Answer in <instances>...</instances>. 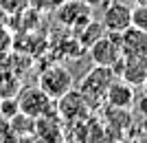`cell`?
Listing matches in <instances>:
<instances>
[{
    "mask_svg": "<svg viewBox=\"0 0 147 143\" xmlns=\"http://www.w3.org/2000/svg\"><path fill=\"white\" fill-rule=\"evenodd\" d=\"M101 24L105 26V31L123 33L127 26H132V7L121 0L108 2V7L103 9V16H101Z\"/></svg>",
    "mask_w": 147,
    "mask_h": 143,
    "instance_id": "cell-6",
    "label": "cell"
},
{
    "mask_svg": "<svg viewBox=\"0 0 147 143\" xmlns=\"http://www.w3.org/2000/svg\"><path fill=\"white\" fill-rule=\"evenodd\" d=\"M55 108L59 110V119H64V121H77V119H81L86 115L88 104L81 97L79 90H68L64 97H59L55 101Z\"/></svg>",
    "mask_w": 147,
    "mask_h": 143,
    "instance_id": "cell-7",
    "label": "cell"
},
{
    "mask_svg": "<svg viewBox=\"0 0 147 143\" xmlns=\"http://www.w3.org/2000/svg\"><path fill=\"white\" fill-rule=\"evenodd\" d=\"M20 112L18 106V97H7V99H0V119L2 121H9Z\"/></svg>",
    "mask_w": 147,
    "mask_h": 143,
    "instance_id": "cell-14",
    "label": "cell"
},
{
    "mask_svg": "<svg viewBox=\"0 0 147 143\" xmlns=\"http://www.w3.org/2000/svg\"><path fill=\"white\" fill-rule=\"evenodd\" d=\"M114 73L132 86H143L147 79V55H123L114 66Z\"/></svg>",
    "mask_w": 147,
    "mask_h": 143,
    "instance_id": "cell-5",
    "label": "cell"
},
{
    "mask_svg": "<svg viewBox=\"0 0 147 143\" xmlns=\"http://www.w3.org/2000/svg\"><path fill=\"white\" fill-rule=\"evenodd\" d=\"M123 55H147V31L138 26H127L121 33Z\"/></svg>",
    "mask_w": 147,
    "mask_h": 143,
    "instance_id": "cell-9",
    "label": "cell"
},
{
    "mask_svg": "<svg viewBox=\"0 0 147 143\" xmlns=\"http://www.w3.org/2000/svg\"><path fill=\"white\" fill-rule=\"evenodd\" d=\"M59 18L64 20V24L79 29L81 24H86L90 20V5H86V2H68L59 11Z\"/></svg>",
    "mask_w": 147,
    "mask_h": 143,
    "instance_id": "cell-10",
    "label": "cell"
},
{
    "mask_svg": "<svg viewBox=\"0 0 147 143\" xmlns=\"http://www.w3.org/2000/svg\"><path fill=\"white\" fill-rule=\"evenodd\" d=\"M105 33V26L101 24V22H94V20H88L86 24L79 26V33H77V40H79L81 49H90L92 44L97 42L99 37Z\"/></svg>",
    "mask_w": 147,
    "mask_h": 143,
    "instance_id": "cell-12",
    "label": "cell"
},
{
    "mask_svg": "<svg viewBox=\"0 0 147 143\" xmlns=\"http://www.w3.org/2000/svg\"><path fill=\"white\" fill-rule=\"evenodd\" d=\"M117 79V73L110 66H99L94 64V68H90L84 77H81L79 84V93L81 97L86 99L88 108H97L105 101V95L110 90L112 81Z\"/></svg>",
    "mask_w": 147,
    "mask_h": 143,
    "instance_id": "cell-1",
    "label": "cell"
},
{
    "mask_svg": "<svg viewBox=\"0 0 147 143\" xmlns=\"http://www.w3.org/2000/svg\"><path fill=\"white\" fill-rule=\"evenodd\" d=\"M35 132L37 137L46 143H57L61 139V128H59V119L51 112L46 117L35 119Z\"/></svg>",
    "mask_w": 147,
    "mask_h": 143,
    "instance_id": "cell-11",
    "label": "cell"
},
{
    "mask_svg": "<svg viewBox=\"0 0 147 143\" xmlns=\"http://www.w3.org/2000/svg\"><path fill=\"white\" fill-rule=\"evenodd\" d=\"M73 75L66 66L61 64H49L42 73L37 75V86L42 88L44 93L49 95L51 99H59L68 90H73Z\"/></svg>",
    "mask_w": 147,
    "mask_h": 143,
    "instance_id": "cell-2",
    "label": "cell"
},
{
    "mask_svg": "<svg viewBox=\"0 0 147 143\" xmlns=\"http://www.w3.org/2000/svg\"><path fill=\"white\" fill-rule=\"evenodd\" d=\"M20 88H22L20 75H16L11 68H0V99L18 97Z\"/></svg>",
    "mask_w": 147,
    "mask_h": 143,
    "instance_id": "cell-13",
    "label": "cell"
},
{
    "mask_svg": "<svg viewBox=\"0 0 147 143\" xmlns=\"http://www.w3.org/2000/svg\"><path fill=\"white\" fill-rule=\"evenodd\" d=\"M18 106H20V112H24L33 119H40L53 112L55 99H51L37 84L35 86H22L18 93Z\"/></svg>",
    "mask_w": 147,
    "mask_h": 143,
    "instance_id": "cell-3",
    "label": "cell"
},
{
    "mask_svg": "<svg viewBox=\"0 0 147 143\" xmlns=\"http://www.w3.org/2000/svg\"><path fill=\"white\" fill-rule=\"evenodd\" d=\"M105 104L110 108H114V110H127V108L134 104L132 84H127V81H123V79L117 77V79L112 81L108 95H105Z\"/></svg>",
    "mask_w": 147,
    "mask_h": 143,
    "instance_id": "cell-8",
    "label": "cell"
},
{
    "mask_svg": "<svg viewBox=\"0 0 147 143\" xmlns=\"http://www.w3.org/2000/svg\"><path fill=\"white\" fill-rule=\"evenodd\" d=\"M88 53H90V57H92V62H94V64L114 68V66L119 64V60L123 57V51H121V33L105 31L103 35H101L97 42L88 49Z\"/></svg>",
    "mask_w": 147,
    "mask_h": 143,
    "instance_id": "cell-4",
    "label": "cell"
},
{
    "mask_svg": "<svg viewBox=\"0 0 147 143\" xmlns=\"http://www.w3.org/2000/svg\"><path fill=\"white\" fill-rule=\"evenodd\" d=\"M143 93H145V95H147V79H145V81H143Z\"/></svg>",
    "mask_w": 147,
    "mask_h": 143,
    "instance_id": "cell-17",
    "label": "cell"
},
{
    "mask_svg": "<svg viewBox=\"0 0 147 143\" xmlns=\"http://www.w3.org/2000/svg\"><path fill=\"white\" fill-rule=\"evenodd\" d=\"M132 26H138L147 31V5L145 2H136L132 7Z\"/></svg>",
    "mask_w": 147,
    "mask_h": 143,
    "instance_id": "cell-15",
    "label": "cell"
},
{
    "mask_svg": "<svg viewBox=\"0 0 147 143\" xmlns=\"http://www.w3.org/2000/svg\"><path fill=\"white\" fill-rule=\"evenodd\" d=\"M26 7H29V0H0V9L7 16H18L26 11Z\"/></svg>",
    "mask_w": 147,
    "mask_h": 143,
    "instance_id": "cell-16",
    "label": "cell"
}]
</instances>
